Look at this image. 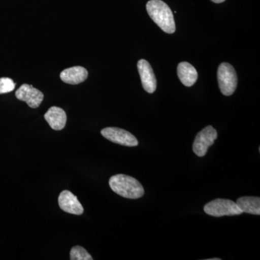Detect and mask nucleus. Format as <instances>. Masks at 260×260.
Instances as JSON below:
<instances>
[{
    "instance_id": "obj_9",
    "label": "nucleus",
    "mask_w": 260,
    "mask_h": 260,
    "mask_svg": "<svg viewBox=\"0 0 260 260\" xmlns=\"http://www.w3.org/2000/svg\"><path fill=\"white\" fill-rule=\"evenodd\" d=\"M59 207L63 211L73 215H80L83 213V205L80 203L75 195L71 191L64 190L61 191L58 198Z\"/></svg>"
},
{
    "instance_id": "obj_4",
    "label": "nucleus",
    "mask_w": 260,
    "mask_h": 260,
    "mask_svg": "<svg viewBox=\"0 0 260 260\" xmlns=\"http://www.w3.org/2000/svg\"><path fill=\"white\" fill-rule=\"evenodd\" d=\"M219 88L224 95L229 96L237 89L238 78L234 67L229 63L223 62L220 64L218 70Z\"/></svg>"
},
{
    "instance_id": "obj_15",
    "label": "nucleus",
    "mask_w": 260,
    "mask_h": 260,
    "mask_svg": "<svg viewBox=\"0 0 260 260\" xmlns=\"http://www.w3.org/2000/svg\"><path fill=\"white\" fill-rule=\"evenodd\" d=\"M15 85L16 84L11 78H0V94L10 93L14 90Z\"/></svg>"
},
{
    "instance_id": "obj_1",
    "label": "nucleus",
    "mask_w": 260,
    "mask_h": 260,
    "mask_svg": "<svg viewBox=\"0 0 260 260\" xmlns=\"http://www.w3.org/2000/svg\"><path fill=\"white\" fill-rule=\"evenodd\" d=\"M149 16L162 31L174 34L176 30L174 17L171 8L161 0H150L146 5Z\"/></svg>"
},
{
    "instance_id": "obj_17",
    "label": "nucleus",
    "mask_w": 260,
    "mask_h": 260,
    "mask_svg": "<svg viewBox=\"0 0 260 260\" xmlns=\"http://www.w3.org/2000/svg\"><path fill=\"white\" fill-rule=\"evenodd\" d=\"M220 259H219V258H213V259H209L208 260H220Z\"/></svg>"
},
{
    "instance_id": "obj_10",
    "label": "nucleus",
    "mask_w": 260,
    "mask_h": 260,
    "mask_svg": "<svg viewBox=\"0 0 260 260\" xmlns=\"http://www.w3.org/2000/svg\"><path fill=\"white\" fill-rule=\"evenodd\" d=\"M88 71L85 68L75 66L63 70L60 74V78L65 83L78 85L85 81L88 78Z\"/></svg>"
},
{
    "instance_id": "obj_12",
    "label": "nucleus",
    "mask_w": 260,
    "mask_h": 260,
    "mask_svg": "<svg viewBox=\"0 0 260 260\" xmlns=\"http://www.w3.org/2000/svg\"><path fill=\"white\" fill-rule=\"evenodd\" d=\"M177 74L181 83L186 87L192 86L198 78L196 69L186 61H182L178 65Z\"/></svg>"
},
{
    "instance_id": "obj_13",
    "label": "nucleus",
    "mask_w": 260,
    "mask_h": 260,
    "mask_svg": "<svg viewBox=\"0 0 260 260\" xmlns=\"http://www.w3.org/2000/svg\"><path fill=\"white\" fill-rule=\"evenodd\" d=\"M236 203L243 213L260 215V198L258 197H243Z\"/></svg>"
},
{
    "instance_id": "obj_7",
    "label": "nucleus",
    "mask_w": 260,
    "mask_h": 260,
    "mask_svg": "<svg viewBox=\"0 0 260 260\" xmlns=\"http://www.w3.org/2000/svg\"><path fill=\"white\" fill-rule=\"evenodd\" d=\"M15 96L18 100L26 102L28 107L32 109L39 107L44 100L42 92L28 84L22 85L15 93Z\"/></svg>"
},
{
    "instance_id": "obj_2",
    "label": "nucleus",
    "mask_w": 260,
    "mask_h": 260,
    "mask_svg": "<svg viewBox=\"0 0 260 260\" xmlns=\"http://www.w3.org/2000/svg\"><path fill=\"white\" fill-rule=\"evenodd\" d=\"M109 186L116 194L127 199H139L145 194L144 188L135 178L124 174L112 176Z\"/></svg>"
},
{
    "instance_id": "obj_14",
    "label": "nucleus",
    "mask_w": 260,
    "mask_h": 260,
    "mask_svg": "<svg viewBox=\"0 0 260 260\" xmlns=\"http://www.w3.org/2000/svg\"><path fill=\"white\" fill-rule=\"evenodd\" d=\"M70 259L71 260H93L91 255L80 246H75L70 251Z\"/></svg>"
},
{
    "instance_id": "obj_8",
    "label": "nucleus",
    "mask_w": 260,
    "mask_h": 260,
    "mask_svg": "<svg viewBox=\"0 0 260 260\" xmlns=\"http://www.w3.org/2000/svg\"><path fill=\"white\" fill-rule=\"evenodd\" d=\"M138 69L145 91L154 93L157 88V80L150 63L145 59H140L138 62Z\"/></svg>"
},
{
    "instance_id": "obj_16",
    "label": "nucleus",
    "mask_w": 260,
    "mask_h": 260,
    "mask_svg": "<svg viewBox=\"0 0 260 260\" xmlns=\"http://www.w3.org/2000/svg\"><path fill=\"white\" fill-rule=\"evenodd\" d=\"M212 2H213V3H223V2H225V0H211Z\"/></svg>"
},
{
    "instance_id": "obj_6",
    "label": "nucleus",
    "mask_w": 260,
    "mask_h": 260,
    "mask_svg": "<svg viewBox=\"0 0 260 260\" xmlns=\"http://www.w3.org/2000/svg\"><path fill=\"white\" fill-rule=\"evenodd\" d=\"M102 136L112 143L127 147L138 146V140L129 132L118 127H107L101 131Z\"/></svg>"
},
{
    "instance_id": "obj_5",
    "label": "nucleus",
    "mask_w": 260,
    "mask_h": 260,
    "mask_svg": "<svg viewBox=\"0 0 260 260\" xmlns=\"http://www.w3.org/2000/svg\"><path fill=\"white\" fill-rule=\"evenodd\" d=\"M217 138L218 133L216 129L210 125L206 126L197 135L193 143V151L198 156H205L208 148L214 144Z\"/></svg>"
},
{
    "instance_id": "obj_3",
    "label": "nucleus",
    "mask_w": 260,
    "mask_h": 260,
    "mask_svg": "<svg viewBox=\"0 0 260 260\" xmlns=\"http://www.w3.org/2000/svg\"><path fill=\"white\" fill-rule=\"evenodd\" d=\"M204 211L213 217L233 216L243 213L235 202L231 200L215 199L204 206Z\"/></svg>"
},
{
    "instance_id": "obj_11",
    "label": "nucleus",
    "mask_w": 260,
    "mask_h": 260,
    "mask_svg": "<svg viewBox=\"0 0 260 260\" xmlns=\"http://www.w3.org/2000/svg\"><path fill=\"white\" fill-rule=\"evenodd\" d=\"M44 118L48 124L54 130L64 129L67 122V114L61 108L51 107L44 114Z\"/></svg>"
}]
</instances>
